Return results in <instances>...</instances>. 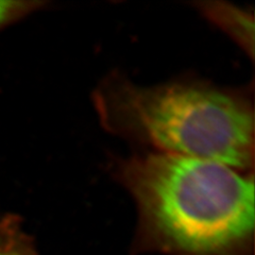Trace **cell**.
<instances>
[{
    "mask_svg": "<svg viewBox=\"0 0 255 255\" xmlns=\"http://www.w3.org/2000/svg\"><path fill=\"white\" fill-rule=\"evenodd\" d=\"M110 170L136 206L129 255H254L253 172L155 151Z\"/></svg>",
    "mask_w": 255,
    "mask_h": 255,
    "instance_id": "6da1fadb",
    "label": "cell"
},
{
    "mask_svg": "<svg viewBox=\"0 0 255 255\" xmlns=\"http://www.w3.org/2000/svg\"><path fill=\"white\" fill-rule=\"evenodd\" d=\"M93 105L115 136L253 172L254 105L247 89L186 77L143 86L112 71L94 90Z\"/></svg>",
    "mask_w": 255,
    "mask_h": 255,
    "instance_id": "7a4b0ae2",
    "label": "cell"
},
{
    "mask_svg": "<svg viewBox=\"0 0 255 255\" xmlns=\"http://www.w3.org/2000/svg\"><path fill=\"white\" fill-rule=\"evenodd\" d=\"M205 19L218 27L249 55L254 58V17L252 12L223 1L193 3Z\"/></svg>",
    "mask_w": 255,
    "mask_h": 255,
    "instance_id": "3957f363",
    "label": "cell"
},
{
    "mask_svg": "<svg viewBox=\"0 0 255 255\" xmlns=\"http://www.w3.org/2000/svg\"><path fill=\"white\" fill-rule=\"evenodd\" d=\"M0 255H39L34 238L16 214H0Z\"/></svg>",
    "mask_w": 255,
    "mask_h": 255,
    "instance_id": "277c9868",
    "label": "cell"
},
{
    "mask_svg": "<svg viewBox=\"0 0 255 255\" xmlns=\"http://www.w3.org/2000/svg\"><path fill=\"white\" fill-rule=\"evenodd\" d=\"M47 4L44 0H0V32L43 10Z\"/></svg>",
    "mask_w": 255,
    "mask_h": 255,
    "instance_id": "5b68a950",
    "label": "cell"
}]
</instances>
